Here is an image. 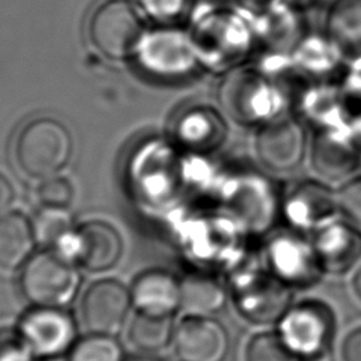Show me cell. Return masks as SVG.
<instances>
[{"label":"cell","instance_id":"15","mask_svg":"<svg viewBox=\"0 0 361 361\" xmlns=\"http://www.w3.org/2000/svg\"><path fill=\"white\" fill-rule=\"evenodd\" d=\"M34 221L20 210L0 214V269L17 271L35 252Z\"/></svg>","mask_w":361,"mask_h":361},{"label":"cell","instance_id":"9","mask_svg":"<svg viewBox=\"0 0 361 361\" xmlns=\"http://www.w3.org/2000/svg\"><path fill=\"white\" fill-rule=\"evenodd\" d=\"M172 350L179 361H226L230 336L213 316L185 314L175 324Z\"/></svg>","mask_w":361,"mask_h":361},{"label":"cell","instance_id":"25","mask_svg":"<svg viewBox=\"0 0 361 361\" xmlns=\"http://www.w3.org/2000/svg\"><path fill=\"white\" fill-rule=\"evenodd\" d=\"M340 213L361 227V176L350 179L337 192Z\"/></svg>","mask_w":361,"mask_h":361},{"label":"cell","instance_id":"5","mask_svg":"<svg viewBox=\"0 0 361 361\" xmlns=\"http://www.w3.org/2000/svg\"><path fill=\"white\" fill-rule=\"evenodd\" d=\"M238 314L257 326H275L295 302V290L275 278L261 262L235 274L231 286Z\"/></svg>","mask_w":361,"mask_h":361},{"label":"cell","instance_id":"20","mask_svg":"<svg viewBox=\"0 0 361 361\" xmlns=\"http://www.w3.org/2000/svg\"><path fill=\"white\" fill-rule=\"evenodd\" d=\"M66 361H126V350L116 336L87 333L78 338Z\"/></svg>","mask_w":361,"mask_h":361},{"label":"cell","instance_id":"17","mask_svg":"<svg viewBox=\"0 0 361 361\" xmlns=\"http://www.w3.org/2000/svg\"><path fill=\"white\" fill-rule=\"evenodd\" d=\"M180 310L186 314L213 316L227 300L224 285L213 275L193 272L180 278Z\"/></svg>","mask_w":361,"mask_h":361},{"label":"cell","instance_id":"27","mask_svg":"<svg viewBox=\"0 0 361 361\" xmlns=\"http://www.w3.org/2000/svg\"><path fill=\"white\" fill-rule=\"evenodd\" d=\"M16 199V189L13 182L0 172V214L10 210Z\"/></svg>","mask_w":361,"mask_h":361},{"label":"cell","instance_id":"21","mask_svg":"<svg viewBox=\"0 0 361 361\" xmlns=\"http://www.w3.org/2000/svg\"><path fill=\"white\" fill-rule=\"evenodd\" d=\"M244 361H300L282 341L276 330L254 333L245 343Z\"/></svg>","mask_w":361,"mask_h":361},{"label":"cell","instance_id":"14","mask_svg":"<svg viewBox=\"0 0 361 361\" xmlns=\"http://www.w3.org/2000/svg\"><path fill=\"white\" fill-rule=\"evenodd\" d=\"M130 292L135 312L175 317L180 310V278L165 268L140 271L130 283Z\"/></svg>","mask_w":361,"mask_h":361},{"label":"cell","instance_id":"28","mask_svg":"<svg viewBox=\"0 0 361 361\" xmlns=\"http://www.w3.org/2000/svg\"><path fill=\"white\" fill-rule=\"evenodd\" d=\"M351 289L357 299L361 302V262L357 265V268L353 272L351 276Z\"/></svg>","mask_w":361,"mask_h":361},{"label":"cell","instance_id":"6","mask_svg":"<svg viewBox=\"0 0 361 361\" xmlns=\"http://www.w3.org/2000/svg\"><path fill=\"white\" fill-rule=\"evenodd\" d=\"M16 327L38 360L66 355L79 338L78 322L66 306H28Z\"/></svg>","mask_w":361,"mask_h":361},{"label":"cell","instance_id":"8","mask_svg":"<svg viewBox=\"0 0 361 361\" xmlns=\"http://www.w3.org/2000/svg\"><path fill=\"white\" fill-rule=\"evenodd\" d=\"M133 309L130 285L106 276L90 282L79 300V319L87 333L117 336Z\"/></svg>","mask_w":361,"mask_h":361},{"label":"cell","instance_id":"2","mask_svg":"<svg viewBox=\"0 0 361 361\" xmlns=\"http://www.w3.org/2000/svg\"><path fill=\"white\" fill-rule=\"evenodd\" d=\"M79 269L66 257L42 248L20 268L17 289L30 306H66L79 290Z\"/></svg>","mask_w":361,"mask_h":361},{"label":"cell","instance_id":"18","mask_svg":"<svg viewBox=\"0 0 361 361\" xmlns=\"http://www.w3.org/2000/svg\"><path fill=\"white\" fill-rule=\"evenodd\" d=\"M175 320L171 316H155L135 312L127 326V341L141 354L155 355L172 347Z\"/></svg>","mask_w":361,"mask_h":361},{"label":"cell","instance_id":"26","mask_svg":"<svg viewBox=\"0 0 361 361\" xmlns=\"http://www.w3.org/2000/svg\"><path fill=\"white\" fill-rule=\"evenodd\" d=\"M340 361H361V324L348 330L343 337Z\"/></svg>","mask_w":361,"mask_h":361},{"label":"cell","instance_id":"19","mask_svg":"<svg viewBox=\"0 0 361 361\" xmlns=\"http://www.w3.org/2000/svg\"><path fill=\"white\" fill-rule=\"evenodd\" d=\"M258 83L251 73H235L228 78L221 89V103L235 118H247L255 114L252 102L257 100Z\"/></svg>","mask_w":361,"mask_h":361},{"label":"cell","instance_id":"23","mask_svg":"<svg viewBox=\"0 0 361 361\" xmlns=\"http://www.w3.org/2000/svg\"><path fill=\"white\" fill-rule=\"evenodd\" d=\"M37 199L45 209L66 210L75 199V188L65 176H51L41 182L37 189Z\"/></svg>","mask_w":361,"mask_h":361},{"label":"cell","instance_id":"7","mask_svg":"<svg viewBox=\"0 0 361 361\" xmlns=\"http://www.w3.org/2000/svg\"><path fill=\"white\" fill-rule=\"evenodd\" d=\"M92 45L109 59L131 56L142 41V23L137 11L126 0H107L89 20Z\"/></svg>","mask_w":361,"mask_h":361},{"label":"cell","instance_id":"16","mask_svg":"<svg viewBox=\"0 0 361 361\" xmlns=\"http://www.w3.org/2000/svg\"><path fill=\"white\" fill-rule=\"evenodd\" d=\"M327 37L347 59H361V0H337L326 20Z\"/></svg>","mask_w":361,"mask_h":361},{"label":"cell","instance_id":"10","mask_svg":"<svg viewBox=\"0 0 361 361\" xmlns=\"http://www.w3.org/2000/svg\"><path fill=\"white\" fill-rule=\"evenodd\" d=\"M124 254V238L120 230L100 219H92L76 226L75 264L90 274H104L114 269Z\"/></svg>","mask_w":361,"mask_h":361},{"label":"cell","instance_id":"12","mask_svg":"<svg viewBox=\"0 0 361 361\" xmlns=\"http://www.w3.org/2000/svg\"><path fill=\"white\" fill-rule=\"evenodd\" d=\"M312 240L326 275H344L361 262V227L350 220H331Z\"/></svg>","mask_w":361,"mask_h":361},{"label":"cell","instance_id":"4","mask_svg":"<svg viewBox=\"0 0 361 361\" xmlns=\"http://www.w3.org/2000/svg\"><path fill=\"white\" fill-rule=\"evenodd\" d=\"M262 265L293 290L313 288L326 275L312 235L289 227L268 235Z\"/></svg>","mask_w":361,"mask_h":361},{"label":"cell","instance_id":"13","mask_svg":"<svg viewBox=\"0 0 361 361\" xmlns=\"http://www.w3.org/2000/svg\"><path fill=\"white\" fill-rule=\"evenodd\" d=\"M306 148L302 126L292 118L271 120L255 135V151L269 169L283 172L296 168Z\"/></svg>","mask_w":361,"mask_h":361},{"label":"cell","instance_id":"1","mask_svg":"<svg viewBox=\"0 0 361 361\" xmlns=\"http://www.w3.org/2000/svg\"><path fill=\"white\" fill-rule=\"evenodd\" d=\"M275 330L300 361H322L333 350L337 316L327 302L307 298L293 302Z\"/></svg>","mask_w":361,"mask_h":361},{"label":"cell","instance_id":"24","mask_svg":"<svg viewBox=\"0 0 361 361\" xmlns=\"http://www.w3.org/2000/svg\"><path fill=\"white\" fill-rule=\"evenodd\" d=\"M16 324L0 326V361H37Z\"/></svg>","mask_w":361,"mask_h":361},{"label":"cell","instance_id":"11","mask_svg":"<svg viewBox=\"0 0 361 361\" xmlns=\"http://www.w3.org/2000/svg\"><path fill=\"white\" fill-rule=\"evenodd\" d=\"M340 213L337 193L316 182L293 186L282 203V214L289 228L314 233Z\"/></svg>","mask_w":361,"mask_h":361},{"label":"cell","instance_id":"22","mask_svg":"<svg viewBox=\"0 0 361 361\" xmlns=\"http://www.w3.org/2000/svg\"><path fill=\"white\" fill-rule=\"evenodd\" d=\"M32 221L38 243H41L44 248L51 250L56 248L76 227L69 213L61 209L44 207Z\"/></svg>","mask_w":361,"mask_h":361},{"label":"cell","instance_id":"29","mask_svg":"<svg viewBox=\"0 0 361 361\" xmlns=\"http://www.w3.org/2000/svg\"><path fill=\"white\" fill-rule=\"evenodd\" d=\"M138 361H149V360H138Z\"/></svg>","mask_w":361,"mask_h":361},{"label":"cell","instance_id":"3","mask_svg":"<svg viewBox=\"0 0 361 361\" xmlns=\"http://www.w3.org/2000/svg\"><path fill=\"white\" fill-rule=\"evenodd\" d=\"M72 137L58 120L38 117L20 130L14 157L18 168L32 179H47L66 168L72 157Z\"/></svg>","mask_w":361,"mask_h":361}]
</instances>
